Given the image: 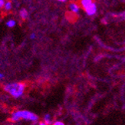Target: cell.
Instances as JSON below:
<instances>
[{"instance_id": "cell-2", "label": "cell", "mask_w": 125, "mask_h": 125, "mask_svg": "<svg viewBox=\"0 0 125 125\" xmlns=\"http://www.w3.org/2000/svg\"><path fill=\"white\" fill-rule=\"evenodd\" d=\"M37 116L28 111H18L12 114L13 121H18L19 119H25L30 121H37Z\"/></svg>"}, {"instance_id": "cell-4", "label": "cell", "mask_w": 125, "mask_h": 125, "mask_svg": "<svg viewBox=\"0 0 125 125\" xmlns=\"http://www.w3.org/2000/svg\"><path fill=\"white\" fill-rule=\"evenodd\" d=\"M96 11H97V7H96L95 4H92V6H91L90 7H89L87 9L85 10L86 13L88 14L89 15H93L95 14Z\"/></svg>"}, {"instance_id": "cell-1", "label": "cell", "mask_w": 125, "mask_h": 125, "mask_svg": "<svg viewBox=\"0 0 125 125\" xmlns=\"http://www.w3.org/2000/svg\"><path fill=\"white\" fill-rule=\"evenodd\" d=\"M25 85L23 83H9L5 85V90L15 98L21 96L25 91Z\"/></svg>"}, {"instance_id": "cell-11", "label": "cell", "mask_w": 125, "mask_h": 125, "mask_svg": "<svg viewBox=\"0 0 125 125\" xmlns=\"http://www.w3.org/2000/svg\"><path fill=\"white\" fill-rule=\"evenodd\" d=\"M4 5H5V1H4V0H0V8L3 7Z\"/></svg>"}, {"instance_id": "cell-8", "label": "cell", "mask_w": 125, "mask_h": 125, "mask_svg": "<svg viewBox=\"0 0 125 125\" xmlns=\"http://www.w3.org/2000/svg\"><path fill=\"white\" fill-rule=\"evenodd\" d=\"M4 8H5V9H6V11L10 10V9L12 8V3H11V2H5Z\"/></svg>"}, {"instance_id": "cell-7", "label": "cell", "mask_w": 125, "mask_h": 125, "mask_svg": "<svg viewBox=\"0 0 125 125\" xmlns=\"http://www.w3.org/2000/svg\"><path fill=\"white\" fill-rule=\"evenodd\" d=\"M16 25V22L15 20H12V19H11V20H8L7 22H6V25L8 27V28H14L15 26Z\"/></svg>"}, {"instance_id": "cell-12", "label": "cell", "mask_w": 125, "mask_h": 125, "mask_svg": "<svg viewBox=\"0 0 125 125\" xmlns=\"http://www.w3.org/2000/svg\"><path fill=\"white\" fill-rule=\"evenodd\" d=\"M54 125H64V124L60 121H56L54 124Z\"/></svg>"}, {"instance_id": "cell-9", "label": "cell", "mask_w": 125, "mask_h": 125, "mask_svg": "<svg viewBox=\"0 0 125 125\" xmlns=\"http://www.w3.org/2000/svg\"><path fill=\"white\" fill-rule=\"evenodd\" d=\"M45 121L47 122V124H50V116L49 114H47L45 118H44Z\"/></svg>"}, {"instance_id": "cell-5", "label": "cell", "mask_w": 125, "mask_h": 125, "mask_svg": "<svg viewBox=\"0 0 125 125\" xmlns=\"http://www.w3.org/2000/svg\"><path fill=\"white\" fill-rule=\"evenodd\" d=\"M69 8L70 10L73 12H75V13H78L79 11V6L76 5V3H74V2H72L69 5Z\"/></svg>"}, {"instance_id": "cell-15", "label": "cell", "mask_w": 125, "mask_h": 125, "mask_svg": "<svg viewBox=\"0 0 125 125\" xmlns=\"http://www.w3.org/2000/svg\"><path fill=\"white\" fill-rule=\"evenodd\" d=\"M58 1H60V2H65L66 0H58Z\"/></svg>"}, {"instance_id": "cell-3", "label": "cell", "mask_w": 125, "mask_h": 125, "mask_svg": "<svg viewBox=\"0 0 125 125\" xmlns=\"http://www.w3.org/2000/svg\"><path fill=\"white\" fill-rule=\"evenodd\" d=\"M92 4H94L93 0H81V6H83L84 10L85 11L89 7H90Z\"/></svg>"}, {"instance_id": "cell-6", "label": "cell", "mask_w": 125, "mask_h": 125, "mask_svg": "<svg viewBox=\"0 0 125 125\" xmlns=\"http://www.w3.org/2000/svg\"><path fill=\"white\" fill-rule=\"evenodd\" d=\"M20 16L23 19H25L28 17V12H27L26 9H25V8L21 9V10L20 11Z\"/></svg>"}, {"instance_id": "cell-10", "label": "cell", "mask_w": 125, "mask_h": 125, "mask_svg": "<svg viewBox=\"0 0 125 125\" xmlns=\"http://www.w3.org/2000/svg\"><path fill=\"white\" fill-rule=\"evenodd\" d=\"M36 37V35H35V33H32V34H31V35H30V38H31V39H35V38Z\"/></svg>"}, {"instance_id": "cell-14", "label": "cell", "mask_w": 125, "mask_h": 125, "mask_svg": "<svg viewBox=\"0 0 125 125\" xmlns=\"http://www.w3.org/2000/svg\"><path fill=\"white\" fill-rule=\"evenodd\" d=\"M39 125H47V124H45V123H43V122H42V123H40V124H39Z\"/></svg>"}, {"instance_id": "cell-13", "label": "cell", "mask_w": 125, "mask_h": 125, "mask_svg": "<svg viewBox=\"0 0 125 125\" xmlns=\"http://www.w3.org/2000/svg\"><path fill=\"white\" fill-rule=\"evenodd\" d=\"M3 78H4V75H3L2 73H0V79H3Z\"/></svg>"}]
</instances>
